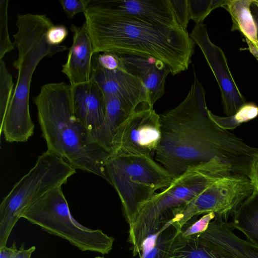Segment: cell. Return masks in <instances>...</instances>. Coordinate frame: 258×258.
<instances>
[{
    "label": "cell",
    "instance_id": "6da1fadb",
    "mask_svg": "<svg viewBox=\"0 0 258 258\" xmlns=\"http://www.w3.org/2000/svg\"><path fill=\"white\" fill-rule=\"evenodd\" d=\"M208 110L205 91L195 73L185 99L160 114L162 135L155 160L174 178L192 169L218 177L249 178L258 148L218 126Z\"/></svg>",
    "mask_w": 258,
    "mask_h": 258
},
{
    "label": "cell",
    "instance_id": "7a4b0ae2",
    "mask_svg": "<svg viewBox=\"0 0 258 258\" xmlns=\"http://www.w3.org/2000/svg\"><path fill=\"white\" fill-rule=\"evenodd\" d=\"M94 53L153 57L163 61L173 75L188 69L195 42L186 30L117 13L101 1H91L84 13Z\"/></svg>",
    "mask_w": 258,
    "mask_h": 258
},
{
    "label": "cell",
    "instance_id": "3957f363",
    "mask_svg": "<svg viewBox=\"0 0 258 258\" xmlns=\"http://www.w3.org/2000/svg\"><path fill=\"white\" fill-rule=\"evenodd\" d=\"M33 102L47 150L76 169L95 174L110 184L105 169L110 154L91 140L88 131L75 116L71 85L64 82L44 84Z\"/></svg>",
    "mask_w": 258,
    "mask_h": 258
},
{
    "label": "cell",
    "instance_id": "277c9868",
    "mask_svg": "<svg viewBox=\"0 0 258 258\" xmlns=\"http://www.w3.org/2000/svg\"><path fill=\"white\" fill-rule=\"evenodd\" d=\"M45 14H20L17 16V32L14 44L18 56L13 63L18 70L17 80L12 98L2 122L1 134L10 143L25 142L33 135L34 124L29 111V95L32 75L41 60L66 50V45L48 43L46 33L53 25Z\"/></svg>",
    "mask_w": 258,
    "mask_h": 258
},
{
    "label": "cell",
    "instance_id": "5b68a950",
    "mask_svg": "<svg viewBox=\"0 0 258 258\" xmlns=\"http://www.w3.org/2000/svg\"><path fill=\"white\" fill-rule=\"evenodd\" d=\"M105 169L120 199L129 226L143 205L157 190L168 187L174 179L152 157L117 153L110 156Z\"/></svg>",
    "mask_w": 258,
    "mask_h": 258
},
{
    "label": "cell",
    "instance_id": "8992f818",
    "mask_svg": "<svg viewBox=\"0 0 258 258\" xmlns=\"http://www.w3.org/2000/svg\"><path fill=\"white\" fill-rule=\"evenodd\" d=\"M221 177L199 169H189L174 179L171 184L156 192L141 208L129 226L128 241L133 254L140 255L144 240L171 221L194 198Z\"/></svg>",
    "mask_w": 258,
    "mask_h": 258
},
{
    "label": "cell",
    "instance_id": "52a82bcc",
    "mask_svg": "<svg viewBox=\"0 0 258 258\" xmlns=\"http://www.w3.org/2000/svg\"><path fill=\"white\" fill-rule=\"evenodd\" d=\"M76 169L49 150L13 186L0 204V248L7 246L14 227L25 210L51 189L66 183Z\"/></svg>",
    "mask_w": 258,
    "mask_h": 258
},
{
    "label": "cell",
    "instance_id": "ba28073f",
    "mask_svg": "<svg viewBox=\"0 0 258 258\" xmlns=\"http://www.w3.org/2000/svg\"><path fill=\"white\" fill-rule=\"evenodd\" d=\"M22 218L51 234L68 240L82 251L102 254L112 249L114 238L100 229H91L72 216L61 186L55 187L31 204Z\"/></svg>",
    "mask_w": 258,
    "mask_h": 258
},
{
    "label": "cell",
    "instance_id": "9c48e42d",
    "mask_svg": "<svg viewBox=\"0 0 258 258\" xmlns=\"http://www.w3.org/2000/svg\"><path fill=\"white\" fill-rule=\"evenodd\" d=\"M254 191L249 178L244 175L221 177L191 200L173 219L178 229L195 216L214 213V219L227 222L242 203Z\"/></svg>",
    "mask_w": 258,
    "mask_h": 258
},
{
    "label": "cell",
    "instance_id": "30bf717a",
    "mask_svg": "<svg viewBox=\"0 0 258 258\" xmlns=\"http://www.w3.org/2000/svg\"><path fill=\"white\" fill-rule=\"evenodd\" d=\"M161 135L160 115L153 107L139 109L117 128L110 155L121 153L152 157L159 145Z\"/></svg>",
    "mask_w": 258,
    "mask_h": 258
},
{
    "label": "cell",
    "instance_id": "8fae6325",
    "mask_svg": "<svg viewBox=\"0 0 258 258\" xmlns=\"http://www.w3.org/2000/svg\"><path fill=\"white\" fill-rule=\"evenodd\" d=\"M189 36L202 50L216 78L225 114L233 115L247 102L233 78L224 52L212 42L203 23L196 24Z\"/></svg>",
    "mask_w": 258,
    "mask_h": 258
},
{
    "label": "cell",
    "instance_id": "7c38bea8",
    "mask_svg": "<svg viewBox=\"0 0 258 258\" xmlns=\"http://www.w3.org/2000/svg\"><path fill=\"white\" fill-rule=\"evenodd\" d=\"M91 79L104 95H116L136 109L153 107L149 93L141 80L125 70H108L93 61Z\"/></svg>",
    "mask_w": 258,
    "mask_h": 258
},
{
    "label": "cell",
    "instance_id": "4fadbf2b",
    "mask_svg": "<svg viewBox=\"0 0 258 258\" xmlns=\"http://www.w3.org/2000/svg\"><path fill=\"white\" fill-rule=\"evenodd\" d=\"M74 113L90 135L104 123L106 106L104 95L93 80L72 86Z\"/></svg>",
    "mask_w": 258,
    "mask_h": 258
},
{
    "label": "cell",
    "instance_id": "5bb4252c",
    "mask_svg": "<svg viewBox=\"0 0 258 258\" xmlns=\"http://www.w3.org/2000/svg\"><path fill=\"white\" fill-rule=\"evenodd\" d=\"M70 29L73 34V43L61 72L68 78L70 85L74 86L91 80L94 53L85 23L81 26L73 24Z\"/></svg>",
    "mask_w": 258,
    "mask_h": 258
},
{
    "label": "cell",
    "instance_id": "9a60e30c",
    "mask_svg": "<svg viewBox=\"0 0 258 258\" xmlns=\"http://www.w3.org/2000/svg\"><path fill=\"white\" fill-rule=\"evenodd\" d=\"M125 70L137 77L147 89L152 106L164 93L169 68L163 61L149 57L119 54Z\"/></svg>",
    "mask_w": 258,
    "mask_h": 258
},
{
    "label": "cell",
    "instance_id": "2e32d148",
    "mask_svg": "<svg viewBox=\"0 0 258 258\" xmlns=\"http://www.w3.org/2000/svg\"><path fill=\"white\" fill-rule=\"evenodd\" d=\"M109 9L120 14L136 17L146 21L172 27L177 23L169 0L101 1Z\"/></svg>",
    "mask_w": 258,
    "mask_h": 258
},
{
    "label": "cell",
    "instance_id": "e0dca14e",
    "mask_svg": "<svg viewBox=\"0 0 258 258\" xmlns=\"http://www.w3.org/2000/svg\"><path fill=\"white\" fill-rule=\"evenodd\" d=\"M228 223L214 219L207 230L198 236L224 248L237 258H258V246L238 237Z\"/></svg>",
    "mask_w": 258,
    "mask_h": 258
},
{
    "label": "cell",
    "instance_id": "ac0fdd59",
    "mask_svg": "<svg viewBox=\"0 0 258 258\" xmlns=\"http://www.w3.org/2000/svg\"><path fill=\"white\" fill-rule=\"evenodd\" d=\"M168 258H237L224 248L200 238L185 237L181 230L173 242Z\"/></svg>",
    "mask_w": 258,
    "mask_h": 258
},
{
    "label": "cell",
    "instance_id": "d6986e66",
    "mask_svg": "<svg viewBox=\"0 0 258 258\" xmlns=\"http://www.w3.org/2000/svg\"><path fill=\"white\" fill-rule=\"evenodd\" d=\"M253 2V0H226L222 8L231 16V30L241 32L248 47L258 48L257 27L250 10Z\"/></svg>",
    "mask_w": 258,
    "mask_h": 258
},
{
    "label": "cell",
    "instance_id": "ffe728a7",
    "mask_svg": "<svg viewBox=\"0 0 258 258\" xmlns=\"http://www.w3.org/2000/svg\"><path fill=\"white\" fill-rule=\"evenodd\" d=\"M228 223L234 230L243 233L247 241L258 246V192L254 191L238 208Z\"/></svg>",
    "mask_w": 258,
    "mask_h": 258
},
{
    "label": "cell",
    "instance_id": "44dd1931",
    "mask_svg": "<svg viewBox=\"0 0 258 258\" xmlns=\"http://www.w3.org/2000/svg\"><path fill=\"white\" fill-rule=\"evenodd\" d=\"M179 231L172 224V220L167 223L160 230L144 240L140 258H168L173 242Z\"/></svg>",
    "mask_w": 258,
    "mask_h": 258
},
{
    "label": "cell",
    "instance_id": "7402d4cb",
    "mask_svg": "<svg viewBox=\"0 0 258 258\" xmlns=\"http://www.w3.org/2000/svg\"><path fill=\"white\" fill-rule=\"evenodd\" d=\"M210 118L220 128L233 130L242 123L252 120L258 116V106L254 103H246L232 116L222 117L208 110Z\"/></svg>",
    "mask_w": 258,
    "mask_h": 258
},
{
    "label": "cell",
    "instance_id": "603a6c76",
    "mask_svg": "<svg viewBox=\"0 0 258 258\" xmlns=\"http://www.w3.org/2000/svg\"><path fill=\"white\" fill-rule=\"evenodd\" d=\"M14 90L12 76L8 70L5 61L0 59V123L4 118Z\"/></svg>",
    "mask_w": 258,
    "mask_h": 258
},
{
    "label": "cell",
    "instance_id": "cb8c5ba5",
    "mask_svg": "<svg viewBox=\"0 0 258 258\" xmlns=\"http://www.w3.org/2000/svg\"><path fill=\"white\" fill-rule=\"evenodd\" d=\"M226 0H188L190 18L196 24L203 23L214 9L222 7Z\"/></svg>",
    "mask_w": 258,
    "mask_h": 258
},
{
    "label": "cell",
    "instance_id": "d4e9b609",
    "mask_svg": "<svg viewBox=\"0 0 258 258\" xmlns=\"http://www.w3.org/2000/svg\"><path fill=\"white\" fill-rule=\"evenodd\" d=\"M8 0L0 1V59L15 48L14 43L10 38L8 31Z\"/></svg>",
    "mask_w": 258,
    "mask_h": 258
},
{
    "label": "cell",
    "instance_id": "484cf974",
    "mask_svg": "<svg viewBox=\"0 0 258 258\" xmlns=\"http://www.w3.org/2000/svg\"><path fill=\"white\" fill-rule=\"evenodd\" d=\"M214 213H209L204 215L199 220L193 222L192 218L187 222L181 228V232L185 237L201 234L208 229L210 222L214 219Z\"/></svg>",
    "mask_w": 258,
    "mask_h": 258
},
{
    "label": "cell",
    "instance_id": "4316f807",
    "mask_svg": "<svg viewBox=\"0 0 258 258\" xmlns=\"http://www.w3.org/2000/svg\"><path fill=\"white\" fill-rule=\"evenodd\" d=\"M94 61L101 68L108 70H125L119 54L111 52H104L94 53Z\"/></svg>",
    "mask_w": 258,
    "mask_h": 258
},
{
    "label": "cell",
    "instance_id": "83f0119b",
    "mask_svg": "<svg viewBox=\"0 0 258 258\" xmlns=\"http://www.w3.org/2000/svg\"><path fill=\"white\" fill-rule=\"evenodd\" d=\"M177 24L186 30L190 18L188 0H169Z\"/></svg>",
    "mask_w": 258,
    "mask_h": 258
},
{
    "label": "cell",
    "instance_id": "f1b7e54d",
    "mask_svg": "<svg viewBox=\"0 0 258 258\" xmlns=\"http://www.w3.org/2000/svg\"><path fill=\"white\" fill-rule=\"evenodd\" d=\"M90 0H62L59 2L68 18L71 19L79 13L86 12Z\"/></svg>",
    "mask_w": 258,
    "mask_h": 258
},
{
    "label": "cell",
    "instance_id": "f546056e",
    "mask_svg": "<svg viewBox=\"0 0 258 258\" xmlns=\"http://www.w3.org/2000/svg\"><path fill=\"white\" fill-rule=\"evenodd\" d=\"M68 31L63 25H53L48 30L46 40L49 44L52 46L59 45L67 38Z\"/></svg>",
    "mask_w": 258,
    "mask_h": 258
},
{
    "label": "cell",
    "instance_id": "4dcf8cb0",
    "mask_svg": "<svg viewBox=\"0 0 258 258\" xmlns=\"http://www.w3.org/2000/svg\"><path fill=\"white\" fill-rule=\"evenodd\" d=\"M35 249V246L25 249L24 243H22L21 247L15 251L12 258H31V255Z\"/></svg>",
    "mask_w": 258,
    "mask_h": 258
},
{
    "label": "cell",
    "instance_id": "1f68e13d",
    "mask_svg": "<svg viewBox=\"0 0 258 258\" xmlns=\"http://www.w3.org/2000/svg\"><path fill=\"white\" fill-rule=\"evenodd\" d=\"M254 190L258 192V158L254 161L249 177Z\"/></svg>",
    "mask_w": 258,
    "mask_h": 258
},
{
    "label": "cell",
    "instance_id": "d6a6232c",
    "mask_svg": "<svg viewBox=\"0 0 258 258\" xmlns=\"http://www.w3.org/2000/svg\"><path fill=\"white\" fill-rule=\"evenodd\" d=\"M17 250V245L15 241L10 247L5 246L0 248V258H12Z\"/></svg>",
    "mask_w": 258,
    "mask_h": 258
},
{
    "label": "cell",
    "instance_id": "836d02e7",
    "mask_svg": "<svg viewBox=\"0 0 258 258\" xmlns=\"http://www.w3.org/2000/svg\"><path fill=\"white\" fill-rule=\"evenodd\" d=\"M250 10L251 11V13L254 18V21L256 24L257 27V34H258V8L256 6L252 3L251 5Z\"/></svg>",
    "mask_w": 258,
    "mask_h": 258
},
{
    "label": "cell",
    "instance_id": "e575fe53",
    "mask_svg": "<svg viewBox=\"0 0 258 258\" xmlns=\"http://www.w3.org/2000/svg\"><path fill=\"white\" fill-rule=\"evenodd\" d=\"M253 3L258 8V1H254Z\"/></svg>",
    "mask_w": 258,
    "mask_h": 258
},
{
    "label": "cell",
    "instance_id": "d590c367",
    "mask_svg": "<svg viewBox=\"0 0 258 258\" xmlns=\"http://www.w3.org/2000/svg\"><path fill=\"white\" fill-rule=\"evenodd\" d=\"M95 258H104V257H101V256H96Z\"/></svg>",
    "mask_w": 258,
    "mask_h": 258
}]
</instances>
